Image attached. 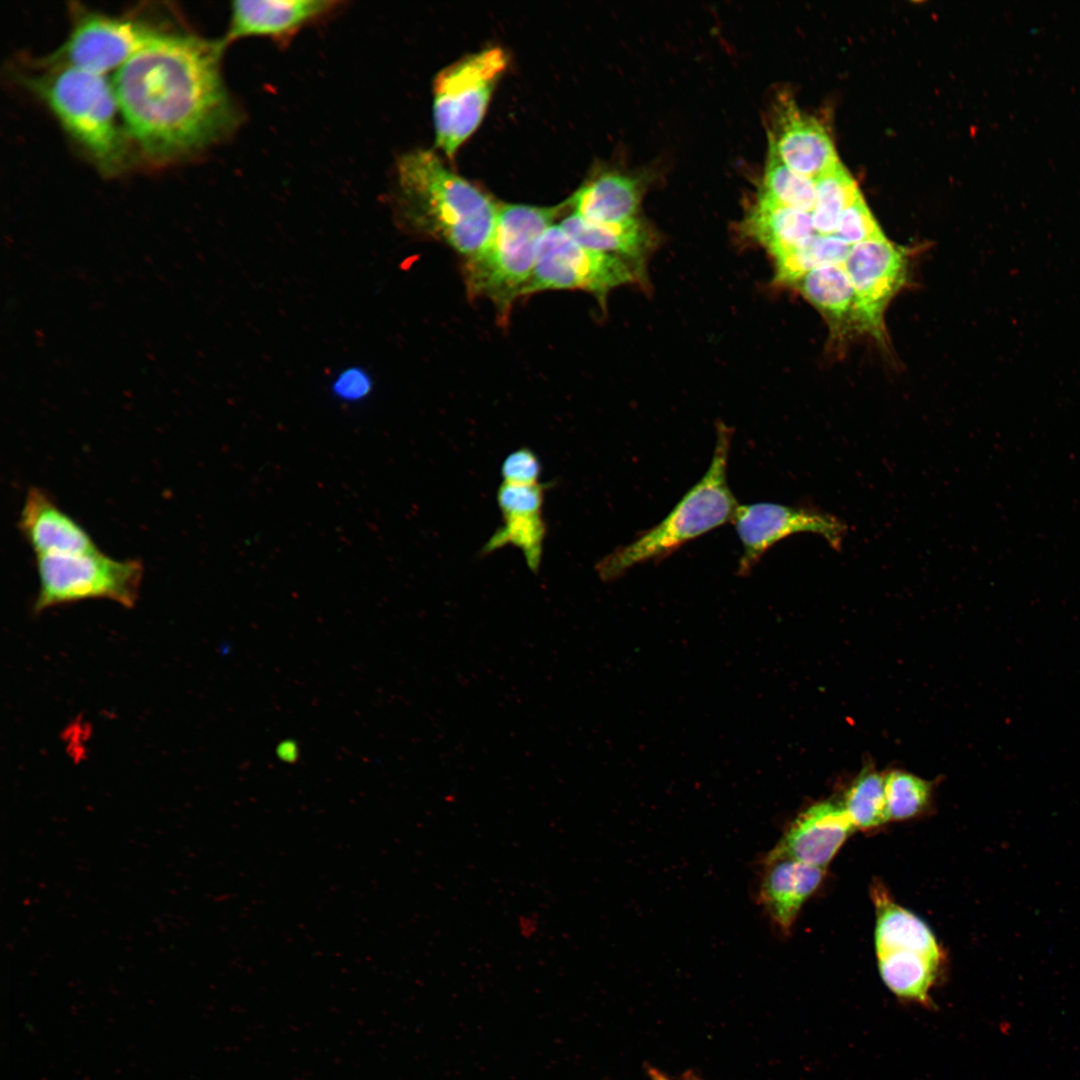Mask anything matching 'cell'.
Returning <instances> with one entry per match:
<instances>
[{
	"label": "cell",
	"mask_w": 1080,
	"mask_h": 1080,
	"mask_svg": "<svg viewBox=\"0 0 1080 1080\" xmlns=\"http://www.w3.org/2000/svg\"><path fill=\"white\" fill-rule=\"evenodd\" d=\"M225 46L179 29L116 71L112 84L139 157L158 166L186 160L240 126L242 112L221 72Z\"/></svg>",
	"instance_id": "cell-1"
},
{
	"label": "cell",
	"mask_w": 1080,
	"mask_h": 1080,
	"mask_svg": "<svg viewBox=\"0 0 1080 1080\" xmlns=\"http://www.w3.org/2000/svg\"><path fill=\"white\" fill-rule=\"evenodd\" d=\"M396 172L394 210L402 227L441 241L466 259L485 247L498 212L486 193L429 150L404 154Z\"/></svg>",
	"instance_id": "cell-2"
},
{
	"label": "cell",
	"mask_w": 1080,
	"mask_h": 1080,
	"mask_svg": "<svg viewBox=\"0 0 1080 1080\" xmlns=\"http://www.w3.org/2000/svg\"><path fill=\"white\" fill-rule=\"evenodd\" d=\"M21 76L23 85L53 113L96 168L124 172L136 152L125 129L112 82L104 75L40 60Z\"/></svg>",
	"instance_id": "cell-3"
},
{
	"label": "cell",
	"mask_w": 1080,
	"mask_h": 1080,
	"mask_svg": "<svg viewBox=\"0 0 1080 1080\" xmlns=\"http://www.w3.org/2000/svg\"><path fill=\"white\" fill-rule=\"evenodd\" d=\"M731 444L732 431L718 424L713 456L705 474L662 521L598 562L596 571L602 580H616L637 565L663 560L689 542L732 522L739 503L727 478Z\"/></svg>",
	"instance_id": "cell-4"
},
{
	"label": "cell",
	"mask_w": 1080,
	"mask_h": 1080,
	"mask_svg": "<svg viewBox=\"0 0 1080 1080\" xmlns=\"http://www.w3.org/2000/svg\"><path fill=\"white\" fill-rule=\"evenodd\" d=\"M563 207L498 204L489 241L464 264L469 294L489 299L504 317L515 299L522 297L533 271L538 242Z\"/></svg>",
	"instance_id": "cell-5"
},
{
	"label": "cell",
	"mask_w": 1080,
	"mask_h": 1080,
	"mask_svg": "<svg viewBox=\"0 0 1080 1080\" xmlns=\"http://www.w3.org/2000/svg\"><path fill=\"white\" fill-rule=\"evenodd\" d=\"M508 65L500 47L467 55L442 69L433 81L435 141L452 157L482 121L496 83Z\"/></svg>",
	"instance_id": "cell-6"
},
{
	"label": "cell",
	"mask_w": 1080,
	"mask_h": 1080,
	"mask_svg": "<svg viewBox=\"0 0 1080 1080\" xmlns=\"http://www.w3.org/2000/svg\"><path fill=\"white\" fill-rule=\"evenodd\" d=\"M39 591L36 613L55 605L88 599H108L133 607L143 577L140 560H117L102 551L77 555L36 557Z\"/></svg>",
	"instance_id": "cell-7"
},
{
	"label": "cell",
	"mask_w": 1080,
	"mask_h": 1080,
	"mask_svg": "<svg viewBox=\"0 0 1080 1080\" xmlns=\"http://www.w3.org/2000/svg\"><path fill=\"white\" fill-rule=\"evenodd\" d=\"M72 16L64 43L41 60L101 75L118 70L159 37L179 30L143 14L107 15L80 5L72 7Z\"/></svg>",
	"instance_id": "cell-8"
},
{
	"label": "cell",
	"mask_w": 1080,
	"mask_h": 1080,
	"mask_svg": "<svg viewBox=\"0 0 1080 1080\" xmlns=\"http://www.w3.org/2000/svg\"><path fill=\"white\" fill-rule=\"evenodd\" d=\"M635 279V272L623 258L586 248L560 225H552L538 242L533 271L522 296L572 289L604 300L611 290Z\"/></svg>",
	"instance_id": "cell-9"
},
{
	"label": "cell",
	"mask_w": 1080,
	"mask_h": 1080,
	"mask_svg": "<svg viewBox=\"0 0 1080 1080\" xmlns=\"http://www.w3.org/2000/svg\"><path fill=\"white\" fill-rule=\"evenodd\" d=\"M732 523L742 547L739 576L748 575L773 545L794 534H818L839 550L847 533V525L834 515L771 502L739 505Z\"/></svg>",
	"instance_id": "cell-10"
},
{
	"label": "cell",
	"mask_w": 1080,
	"mask_h": 1080,
	"mask_svg": "<svg viewBox=\"0 0 1080 1080\" xmlns=\"http://www.w3.org/2000/svg\"><path fill=\"white\" fill-rule=\"evenodd\" d=\"M856 293L865 333L883 342L884 313L907 279L904 249L885 237L851 247L843 264Z\"/></svg>",
	"instance_id": "cell-11"
},
{
	"label": "cell",
	"mask_w": 1080,
	"mask_h": 1080,
	"mask_svg": "<svg viewBox=\"0 0 1080 1080\" xmlns=\"http://www.w3.org/2000/svg\"><path fill=\"white\" fill-rule=\"evenodd\" d=\"M768 141L786 166L813 180L839 162L825 127L785 93L774 105Z\"/></svg>",
	"instance_id": "cell-12"
},
{
	"label": "cell",
	"mask_w": 1080,
	"mask_h": 1080,
	"mask_svg": "<svg viewBox=\"0 0 1080 1080\" xmlns=\"http://www.w3.org/2000/svg\"><path fill=\"white\" fill-rule=\"evenodd\" d=\"M342 4L322 0H256L231 4L225 45L245 37H266L288 43L297 32L333 13Z\"/></svg>",
	"instance_id": "cell-13"
},
{
	"label": "cell",
	"mask_w": 1080,
	"mask_h": 1080,
	"mask_svg": "<svg viewBox=\"0 0 1080 1080\" xmlns=\"http://www.w3.org/2000/svg\"><path fill=\"white\" fill-rule=\"evenodd\" d=\"M546 486L519 485L502 482L497 490V503L503 517V524L486 542L481 552L489 554L508 544L520 549L528 568L536 573L539 570L546 525L543 519V505Z\"/></svg>",
	"instance_id": "cell-14"
},
{
	"label": "cell",
	"mask_w": 1080,
	"mask_h": 1080,
	"mask_svg": "<svg viewBox=\"0 0 1080 1080\" xmlns=\"http://www.w3.org/2000/svg\"><path fill=\"white\" fill-rule=\"evenodd\" d=\"M855 830L841 803L822 801L802 811L767 856L825 869Z\"/></svg>",
	"instance_id": "cell-15"
},
{
	"label": "cell",
	"mask_w": 1080,
	"mask_h": 1080,
	"mask_svg": "<svg viewBox=\"0 0 1080 1080\" xmlns=\"http://www.w3.org/2000/svg\"><path fill=\"white\" fill-rule=\"evenodd\" d=\"M18 528L36 557L99 550L88 532L41 488L31 487L27 491Z\"/></svg>",
	"instance_id": "cell-16"
},
{
	"label": "cell",
	"mask_w": 1080,
	"mask_h": 1080,
	"mask_svg": "<svg viewBox=\"0 0 1080 1080\" xmlns=\"http://www.w3.org/2000/svg\"><path fill=\"white\" fill-rule=\"evenodd\" d=\"M824 875L825 869L792 858L765 857L759 901L784 934L790 933L802 906Z\"/></svg>",
	"instance_id": "cell-17"
},
{
	"label": "cell",
	"mask_w": 1080,
	"mask_h": 1080,
	"mask_svg": "<svg viewBox=\"0 0 1080 1080\" xmlns=\"http://www.w3.org/2000/svg\"><path fill=\"white\" fill-rule=\"evenodd\" d=\"M795 286L822 314L834 338L842 339L853 332L865 333L856 293L843 265L813 269Z\"/></svg>",
	"instance_id": "cell-18"
},
{
	"label": "cell",
	"mask_w": 1080,
	"mask_h": 1080,
	"mask_svg": "<svg viewBox=\"0 0 1080 1080\" xmlns=\"http://www.w3.org/2000/svg\"><path fill=\"white\" fill-rule=\"evenodd\" d=\"M876 910V953L912 951L944 960V954L928 925L895 903L881 883L872 887Z\"/></svg>",
	"instance_id": "cell-19"
},
{
	"label": "cell",
	"mask_w": 1080,
	"mask_h": 1080,
	"mask_svg": "<svg viewBox=\"0 0 1080 1080\" xmlns=\"http://www.w3.org/2000/svg\"><path fill=\"white\" fill-rule=\"evenodd\" d=\"M640 194L634 178L609 172L586 182L567 203L573 214L588 221L621 222L635 217Z\"/></svg>",
	"instance_id": "cell-20"
},
{
	"label": "cell",
	"mask_w": 1080,
	"mask_h": 1080,
	"mask_svg": "<svg viewBox=\"0 0 1080 1080\" xmlns=\"http://www.w3.org/2000/svg\"><path fill=\"white\" fill-rule=\"evenodd\" d=\"M744 229L773 258L816 233L811 213L781 205L758 193L745 218Z\"/></svg>",
	"instance_id": "cell-21"
},
{
	"label": "cell",
	"mask_w": 1080,
	"mask_h": 1080,
	"mask_svg": "<svg viewBox=\"0 0 1080 1080\" xmlns=\"http://www.w3.org/2000/svg\"><path fill=\"white\" fill-rule=\"evenodd\" d=\"M880 976L900 1000L930 1007V992L944 960L912 951L877 953Z\"/></svg>",
	"instance_id": "cell-22"
},
{
	"label": "cell",
	"mask_w": 1080,
	"mask_h": 1080,
	"mask_svg": "<svg viewBox=\"0 0 1080 1080\" xmlns=\"http://www.w3.org/2000/svg\"><path fill=\"white\" fill-rule=\"evenodd\" d=\"M559 225L578 244L621 258H639L650 243L646 226L636 217L621 222H593L572 213Z\"/></svg>",
	"instance_id": "cell-23"
},
{
	"label": "cell",
	"mask_w": 1080,
	"mask_h": 1080,
	"mask_svg": "<svg viewBox=\"0 0 1080 1080\" xmlns=\"http://www.w3.org/2000/svg\"><path fill=\"white\" fill-rule=\"evenodd\" d=\"M851 247L834 234L814 233L795 248L774 258L775 280L777 283L795 285L813 269L843 265Z\"/></svg>",
	"instance_id": "cell-24"
},
{
	"label": "cell",
	"mask_w": 1080,
	"mask_h": 1080,
	"mask_svg": "<svg viewBox=\"0 0 1080 1080\" xmlns=\"http://www.w3.org/2000/svg\"><path fill=\"white\" fill-rule=\"evenodd\" d=\"M814 183L815 203L811 212L814 229L823 235L835 234L840 216L861 193L841 162L814 179Z\"/></svg>",
	"instance_id": "cell-25"
},
{
	"label": "cell",
	"mask_w": 1080,
	"mask_h": 1080,
	"mask_svg": "<svg viewBox=\"0 0 1080 1080\" xmlns=\"http://www.w3.org/2000/svg\"><path fill=\"white\" fill-rule=\"evenodd\" d=\"M841 805L855 829L867 831L887 822L885 776L864 769L848 788Z\"/></svg>",
	"instance_id": "cell-26"
},
{
	"label": "cell",
	"mask_w": 1080,
	"mask_h": 1080,
	"mask_svg": "<svg viewBox=\"0 0 1080 1080\" xmlns=\"http://www.w3.org/2000/svg\"><path fill=\"white\" fill-rule=\"evenodd\" d=\"M815 193L813 179L791 170L769 149L758 194L789 208L811 213Z\"/></svg>",
	"instance_id": "cell-27"
},
{
	"label": "cell",
	"mask_w": 1080,
	"mask_h": 1080,
	"mask_svg": "<svg viewBox=\"0 0 1080 1080\" xmlns=\"http://www.w3.org/2000/svg\"><path fill=\"white\" fill-rule=\"evenodd\" d=\"M930 784L907 772L892 771L885 776L886 814L888 821L919 816L928 807Z\"/></svg>",
	"instance_id": "cell-28"
},
{
	"label": "cell",
	"mask_w": 1080,
	"mask_h": 1080,
	"mask_svg": "<svg viewBox=\"0 0 1080 1080\" xmlns=\"http://www.w3.org/2000/svg\"><path fill=\"white\" fill-rule=\"evenodd\" d=\"M834 235L850 246L885 237L862 195L844 210Z\"/></svg>",
	"instance_id": "cell-29"
},
{
	"label": "cell",
	"mask_w": 1080,
	"mask_h": 1080,
	"mask_svg": "<svg viewBox=\"0 0 1080 1080\" xmlns=\"http://www.w3.org/2000/svg\"><path fill=\"white\" fill-rule=\"evenodd\" d=\"M542 465L530 448L522 447L508 454L501 465L503 482L519 485L539 483Z\"/></svg>",
	"instance_id": "cell-30"
},
{
	"label": "cell",
	"mask_w": 1080,
	"mask_h": 1080,
	"mask_svg": "<svg viewBox=\"0 0 1080 1080\" xmlns=\"http://www.w3.org/2000/svg\"><path fill=\"white\" fill-rule=\"evenodd\" d=\"M368 376L359 369H349L339 375L334 383L335 393L345 400L364 397L370 390Z\"/></svg>",
	"instance_id": "cell-31"
},
{
	"label": "cell",
	"mask_w": 1080,
	"mask_h": 1080,
	"mask_svg": "<svg viewBox=\"0 0 1080 1080\" xmlns=\"http://www.w3.org/2000/svg\"><path fill=\"white\" fill-rule=\"evenodd\" d=\"M518 928L521 936L530 938L538 930V921L535 917L530 915L520 916L518 919Z\"/></svg>",
	"instance_id": "cell-32"
},
{
	"label": "cell",
	"mask_w": 1080,
	"mask_h": 1080,
	"mask_svg": "<svg viewBox=\"0 0 1080 1080\" xmlns=\"http://www.w3.org/2000/svg\"><path fill=\"white\" fill-rule=\"evenodd\" d=\"M650 1080H699L691 1075H683L680 1077H672L657 1070L649 1072Z\"/></svg>",
	"instance_id": "cell-33"
}]
</instances>
